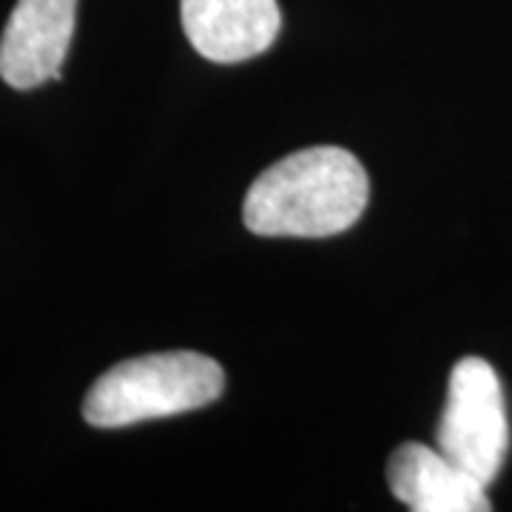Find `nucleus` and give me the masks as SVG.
I'll return each instance as SVG.
<instances>
[{"label":"nucleus","instance_id":"3","mask_svg":"<svg viewBox=\"0 0 512 512\" xmlns=\"http://www.w3.org/2000/svg\"><path fill=\"white\" fill-rule=\"evenodd\" d=\"M439 450L481 484L498 478L510 450L504 390L490 362L467 356L453 367L436 430Z\"/></svg>","mask_w":512,"mask_h":512},{"label":"nucleus","instance_id":"5","mask_svg":"<svg viewBox=\"0 0 512 512\" xmlns=\"http://www.w3.org/2000/svg\"><path fill=\"white\" fill-rule=\"evenodd\" d=\"M183 32L211 63H245L274 46L282 29L276 0H180Z\"/></svg>","mask_w":512,"mask_h":512},{"label":"nucleus","instance_id":"4","mask_svg":"<svg viewBox=\"0 0 512 512\" xmlns=\"http://www.w3.org/2000/svg\"><path fill=\"white\" fill-rule=\"evenodd\" d=\"M74 15L77 0H18L0 37V77L18 92L60 80Z\"/></svg>","mask_w":512,"mask_h":512},{"label":"nucleus","instance_id":"6","mask_svg":"<svg viewBox=\"0 0 512 512\" xmlns=\"http://www.w3.org/2000/svg\"><path fill=\"white\" fill-rule=\"evenodd\" d=\"M387 484L413 512H487V484L461 470L441 450L424 444H402L387 461Z\"/></svg>","mask_w":512,"mask_h":512},{"label":"nucleus","instance_id":"2","mask_svg":"<svg viewBox=\"0 0 512 512\" xmlns=\"http://www.w3.org/2000/svg\"><path fill=\"white\" fill-rule=\"evenodd\" d=\"M222 367L194 350L151 353L106 370L83 402V419L100 430L165 419L217 402Z\"/></svg>","mask_w":512,"mask_h":512},{"label":"nucleus","instance_id":"1","mask_svg":"<svg viewBox=\"0 0 512 512\" xmlns=\"http://www.w3.org/2000/svg\"><path fill=\"white\" fill-rule=\"evenodd\" d=\"M367 197V171L350 151L305 148L256 177L242 220L259 237H333L365 214Z\"/></svg>","mask_w":512,"mask_h":512}]
</instances>
